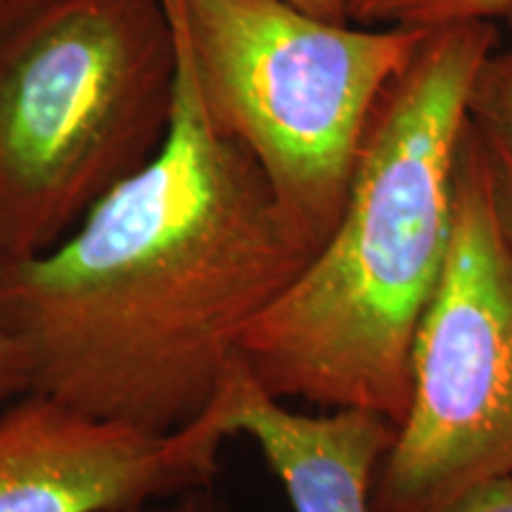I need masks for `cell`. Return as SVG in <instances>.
<instances>
[{
  "label": "cell",
  "mask_w": 512,
  "mask_h": 512,
  "mask_svg": "<svg viewBox=\"0 0 512 512\" xmlns=\"http://www.w3.org/2000/svg\"><path fill=\"white\" fill-rule=\"evenodd\" d=\"M176 60L174 114L150 162L55 247L0 259V318L29 392L147 434L211 411L249 325L316 256L256 157L204 114L178 46Z\"/></svg>",
  "instance_id": "cell-1"
},
{
  "label": "cell",
  "mask_w": 512,
  "mask_h": 512,
  "mask_svg": "<svg viewBox=\"0 0 512 512\" xmlns=\"http://www.w3.org/2000/svg\"><path fill=\"white\" fill-rule=\"evenodd\" d=\"M494 48L491 22L430 31L382 93L335 230L240 342L268 396L401 422L413 339L451 245L467 98Z\"/></svg>",
  "instance_id": "cell-2"
},
{
  "label": "cell",
  "mask_w": 512,
  "mask_h": 512,
  "mask_svg": "<svg viewBox=\"0 0 512 512\" xmlns=\"http://www.w3.org/2000/svg\"><path fill=\"white\" fill-rule=\"evenodd\" d=\"M162 0H31L0 24V259L55 247L164 143Z\"/></svg>",
  "instance_id": "cell-3"
},
{
  "label": "cell",
  "mask_w": 512,
  "mask_h": 512,
  "mask_svg": "<svg viewBox=\"0 0 512 512\" xmlns=\"http://www.w3.org/2000/svg\"><path fill=\"white\" fill-rule=\"evenodd\" d=\"M197 98L261 164L297 238L335 230L377 102L430 31L351 29L290 0H162Z\"/></svg>",
  "instance_id": "cell-4"
},
{
  "label": "cell",
  "mask_w": 512,
  "mask_h": 512,
  "mask_svg": "<svg viewBox=\"0 0 512 512\" xmlns=\"http://www.w3.org/2000/svg\"><path fill=\"white\" fill-rule=\"evenodd\" d=\"M503 475H512V252L465 121L451 245L415 332L408 408L370 508L432 512Z\"/></svg>",
  "instance_id": "cell-5"
},
{
  "label": "cell",
  "mask_w": 512,
  "mask_h": 512,
  "mask_svg": "<svg viewBox=\"0 0 512 512\" xmlns=\"http://www.w3.org/2000/svg\"><path fill=\"white\" fill-rule=\"evenodd\" d=\"M230 437L221 396L195 425L147 434L27 392L0 413V512H143L214 482Z\"/></svg>",
  "instance_id": "cell-6"
},
{
  "label": "cell",
  "mask_w": 512,
  "mask_h": 512,
  "mask_svg": "<svg viewBox=\"0 0 512 512\" xmlns=\"http://www.w3.org/2000/svg\"><path fill=\"white\" fill-rule=\"evenodd\" d=\"M221 396L230 434L259 446L294 512H373L370 496L394 441L392 422L358 408L290 411L256 387L242 361Z\"/></svg>",
  "instance_id": "cell-7"
},
{
  "label": "cell",
  "mask_w": 512,
  "mask_h": 512,
  "mask_svg": "<svg viewBox=\"0 0 512 512\" xmlns=\"http://www.w3.org/2000/svg\"><path fill=\"white\" fill-rule=\"evenodd\" d=\"M467 131L475 140L498 228L512 252V53H491L467 98Z\"/></svg>",
  "instance_id": "cell-8"
},
{
  "label": "cell",
  "mask_w": 512,
  "mask_h": 512,
  "mask_svg": "<svg viewBox=\"0 0 512 512\" xmlns=\"http://www.w3.org/2000/svg\"><path fill=\"white\" fill-rule=\"evenodd\" d=\"M512 0H347V19L361 27L439 31L508 17Z\"/></svg>",
  "instance_id": "cell-9"
},
{
  "label": "cell",
  "mask_w": 512,
  "mask_h": 512,
  "mask_svg": "<svg viewBox=\"0 0 512 512\" xmlns=\"http://www.w3.org/2000/svg\"><path fill=\"white\" fill-rule=\"evenodd\" d=\"M432 512H512V475L472 486Z\"/></svg>",
  "instance_id": "cell-10"
},
{
  "label": "cell",
  "mask_w": 512,
  "mask_h": 512,
  "mask_svg": "<svg viewBox=\"0 0 512 512\" xmlns=\"http://www.w3.org/2000/svg\"><path fill=\"white\" fill-rule=\"evenodd\" d=\"M29 392V368L19 342L0 318V403Z\"/></svg>",
  "instance_id": "cell-11"
},
{
  "label": "cell",
  "mask_w": 512,
  "mask_h": 512,
  "mask_svg": "<svg viewBox=\"0 0 512 512\" xmlns=\"http://www.w3.org/2000/svg\"><path fill=\"white\" fill-rule=\"evenodd\" d=\"M143 512H226V508H223L221 498L216 496L214 482H209L185 489L181 494L166 498V501L150 505Z\"/></svg>",
  "instance_id": "cell-12"
},
{
  "label": "cell",
  "mask_w": 512,
  "mask_h": 512,
  "mask_svg": "<svg viewBox=\"0 0 512 512\" xmlns=\"http://www.w3.org/2000/svg\"><path fill=\"white\" fill-rule=\"evenodd\" d=\"M290 3L313 17L325 19V22L349 24L347 0H290Z\"/></svg>",
  "instance_id": "cell-13"
},
{
  "label": "cell",
  "mask_w": 512,
  "mask_h": 512,
  "mask_svg": "<svg viewBox=\"0 0 512 512\" xmlns=\"http://www.w3.org/2000/svg\"><path fill=\"white\" fill-rule=\"evenodd\" d=\"M31 0H0V24L8 22L10 17H15L19 10L27 8Z\"/></svg>",
  "instance_id": "cell-14"
},
{
  "label": "cell",
  "mask_w": 512,
  "mask_h": 512,
  "mask_svg": "<svg viewBox=\"0 0 512 512\" xmlns=\"http://www.w3.org/2000/svg\"><path fill=\"white\" fill-rule=\"evenodd\" d=\"M505 19H508V22H510V27H512V12H510V15H508V17H505Z\"/></svg>",
  "instance_id": "cell-15"
}]
</instances>
